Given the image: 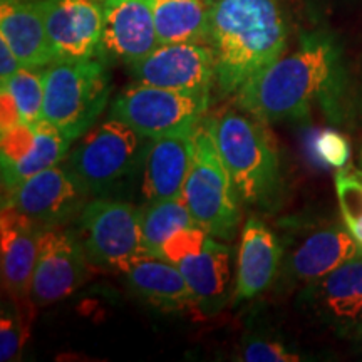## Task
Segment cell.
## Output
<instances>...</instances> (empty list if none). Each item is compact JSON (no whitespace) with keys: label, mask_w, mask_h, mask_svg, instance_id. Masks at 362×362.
Here are the masks:
<instances>
[{"label":"cell","mask_w":362,"mask_h":362,"mask_svg":"<svg viewBox=\"0 0 362 362\" xmlns=\"http://www.w3.org/2000/svg\"><path fill=\"white\" fill-rule=\"evenodd\" d=\"M344 88L341 52L327 35H307L237 93V104L262 123L305 119L315 104L329 112Z\"/></svg>","instance_id":"6da1fadb"},{"label":"cell","mask_w":362,"mask_h":362,"mask_svg":"<svg viewBox=\"0 0 362 362\" xmlns=\"http://www.w3.org/2000/svg\"><path fill=\"white\" fill-rule=\"evenodd\" d=\"M216 84L237 94L260 74L287 45V29L277 0H216L210 16Z\"/></svg>","instance_id":"7a4b0ae2"},{"label":"cell","mask_w":362,"mask_h":362,"mask_svg":"<svg viewBox=\"0 0 362 362\" xmlns=\"http://www.w3.org/2000/svg\"><path fill=\"white\" fill-rule=\"evenodd\" d=\"M206 121L240 202L267 205L274 200L280 183L279 155L262 121L237 111H225Z\"/></svg>","instance_id":"3957f363"},{"label":"cell","mask_w":362,"mask_h":362,"mask_svg":"<svg viewBox=\"0 0 362 362\" xmlns=\"http://www.w3.org/2000/svg\"><path fill=\"white\" fill-rule=\"evenodd\" d=\"M110 96V74L101 61H54L44 67L42 119L71 141L96 124Z\"/></svg>","instance_id":"277c9868"},{"label":"cell","mask_w":362,"mask_h":362,"mask_svg":"<svg viewBox=\"0 0 362 362\" xmlns=\"http://www.w3.org/2000/svg\"><path fill=\"white\" fill-rule=\"evenodd\" d=\"M183 200L197 225L211 237L221 240L235 237L240 223V198L206 117L193 133V158Z\"/></svg>","instance_id":"5b68a950"},{"label":"cell","mask_w":362,"mask_h":362,"mask_svg":"<svg viewBox=\"0 0 362 362\" xmlns=\"http://www.w3.org/2000/svg\"><path fill=\"white\" fill-rule=\"evenodd\" d=\"M144 136L110 117L93 126L66 158V166L89 194L116 192L143 166Z\"/></svg>","instance_id":"8992f818"},{"label":"cell","mask_w":362,"mask_h":362,"mask_svg":"<svg viewBox=\"0 0 362 362\" xmlns=\"http://www.w3.org/2000/svg\"><path fill=\"white\" fill-rule=\"evenodd\" d=\"M210 96L181 93L134 83L121 90L111 106V116L123 121L146 139L193 133L206 112Z\"/></svg>","instance_id":"52a82bcc"},{"label":"cell","mask_w":362,"mask_h":362,"mask_svg":"<svg viewBox=\"0 0 362 362\" xmlns=\"http://www.w3.org/2000/svg\"><path fill=\"white\" fill-rule=\"evenodd\" d=\"M78 225L88 260L96 267L121 274L136 259L146 255L139 208L128 202L96 198L81 210Z\"/></svg>","instance_id":"ba28073f"},{"label":"cell","mask_w":362,"mask_h":362,"mask_svg":"<svg viewBox=\"0 0 362 362\" xmlns=\"http://www.w3.org/2000/svg\"><path fill=\"white\" fill-rule=\"evenodd\" d=\"M131 74L136 83L210 96L216 81L215 56L200 42L160 44L131 64Z\"/></svg>","instance_id":"9c48e42d"},{"label":"cell","mask_w":362,"mask_h":362,"mask_svg":"<svg viewBox=\"0 0 362 362\" xmlns=\"http://www.w3.org/2000/svg\"><path fill=\"white\" fill-rule=\"evenodd\" d=\"M88 262L78 233L61 226L45 228L34 269L30 304L44 307L69 297L84 282Z\"/></svg>","instance_id":"30bf717a"},{"label":"cell","mask_w":362,"mask_h":362,"mask_svg":"<svg viewBox=\"0 0 362 362\" xmlns=\"http://www.w3.org/2000/svg\"><path fill=\"white\" fill-rule=\"evenodd\" d=\"M54 61H88L101 54L103 2L37 0Z\"/></svg>","instance_id":"8fae6325"},{"label":"cell","mask_w":362,"mask_h":362,"mask_svg":"<svg viewBox=\"0 0 362 362\" xmlns=\"http://www.w3.org/2000/svg\"><path fill=\"white\" fill-rule=\"evenodd\" d=\"M88 192L66 165H56L30 176L7 198L4 205L16 206L44 228L69 221L86 205Z\"/></svg>","instance_id":"7c38bea8"},{"label":"cell","mask_w":362,"mask_h":362,"mask_svg":"<svg viewBox=\"0 0 362 362\" xmlns=\"http://www.w3.org/2000/svg\"><path fill=\"white\" fill-rule=\"evenodd\" d=\"M101 52L134 64L160 45L151 0H104Z\"/></svg>","instance_id":"4fadbf2b"},{"label":"cell","mask_w":362,"mask_h":362,"mask_svg":"<svg viewBox=\"0 0 362 362\" xmlns=\"http://www.w3.org/2000/svg\"><path fill=\"white\" fill-rule=\"evenodd\" d=\"M44 230V226L21 214L16 206L2 205V284L16 304L30 302V287Z\"/></svg>","instance_id":"5bb4252c"},{"label":"cell","mask_w":362,"mask_h":362,"mask_svg":"<svg viewBox=\"0 0 362 362\" xmlns=\"http://www.w3.org/2000/svg\"><path fill=\"white\" fill-rule=\"evenodd\" d=\"M362 255L359 243L341 225L320 226L305 235L287 257L282 275L298 284H312L325 277L347 260Z\"/></svg>","instance_id":"9a60e30c"},{"label":"cell","mask_w":362,"mask_h":362,"mask_svg":"<svg viewBox=\"0 0 362 362\" xmlns=\"http://www.w3.org/2000/svg\"><path fill=\"white\" fill-rule=\"evenodd\" d=\"M305 298L320 319L334 327H362V255L347 260L309 284Z\"/></svg>","instance_id":"2e32d148"},{"label":"cell","mask_w":362,"mask_h":362,"mask_svg":"<svg viewBox=\"0 0 362 362\" xmlns=\"http://www.w3.org/2000/svg\"><path fill=\"white\" fill-rule=\"evenodd\" d=\"M284 264L277 235L259 218H248L240 233L235 298L248 300L274 284Z\"/></svg>","instance_id":"e0dca14e"},{"label":"cell","mask_w":362,"mask_h":362,"mask_svg":"<svg viewBox=\"0 0 362 362\" xmlns=\"http://www.w3.org/2000/svg\"><path fill=\"white\" fill-rule=\"evenodd\" d=\"M193 133L161 136L146 143L141 166L144 200L183 197L193 158Z\"/></svg>","instance_id":"ac0fdd59"},{"label":"cell","mask_w":362,"mask_h":362,"mask_svg":"<svg viewBox=\"0 0 362 362\" xmlns=\"http://www.w3.org/2000/svg\"><path fill=\"white\" fill-rule=\"evenodd\" d=\"M0 37L24 67L42 69L54 62L37 0H0Z\"/></svg>","instance_id":"d6986e66"},{"label":"cell","mask_w":362,"mask_h":362,"mask_svg":"<svg viewBox=\"0 0 362 362\" xmlns=\"http://www.w3.org/2000/svg\"><path fill=\"white\" fill-rule=\"evenodd\" d=\"M121 275L136 296L163 310H185L198 305L178 265L160 257H139Z\"/></svg>","instance_id":"ffe728a7"},{"label":"cell","mask_w":362,"mask_h":362,"mask_svg":"<svg viewBox=\"0 0 362 362\" xmlns=\"http://www.w3.org/2000/svg\"><path fill=\"white\" fill-rule=\"evenodd\" d=\"M178 269L203 309H218L225 304L230 287V250L208 237L203 248L181 260Z\"/></svg>","instance_id":"44dd1931"},{"label":"cell","mask_w":362,"mask_h":362,"mask_svg":"<svg viewBox=\"0 0 362 362\" xmlns=\"http://www.w3.org/2000/svg\"><path fill=\"white\" fill-rule=\"evenodd\" d=\"M158 42H203L210 34L206 0H151Z\"/></svg>","instance_id":"7402d4cb"},{"label":"cell","mask_w":362,"mask_h":362,"mask_svg":"<svg viewBox=\"0 0 362 362\" xmlns=\"http://www.w3.org/2000/svg\"><path fill=\"white\" fill-rule=\"evenodd\" d=\"M71 143V139H67L51 123L40 119L35 124V141L33 149L16 165L2 168L4 198L16 192L30 176L59 165V161L64 160L67 151H69Z\"/></svg>","instance_id":"603a6c76"},{"label":"cell","mask_w":362,"mask_h":362,"mask_svg":"<svg viewBox=\"0 0 362 362\" xmlns=\"http://www.w3.org/2000/svg\"><path fill=\"white\" fill-rule=\"evenodd\" d=\"M139 225L144 253L161 259V248L166 240L180 230L194 226L197 221L183 197H178L146 202V205L139 208Z\"/></svg>","instance_id":"cb8c5ba5"},{"label":"cell","mask_w":362,"mask_h":362,"mask_svg":"<svg viewBox=\"0 0 362 362\" xmlns=\"http://www.w3.org/2000/svg\"><path fill=\"white\" fill-rule=\"evenodd\" d=\"M2 86L11 90L19 106L22 121L35 126L44 112V71L33 67H21Z\"/></svg>","instance_id":"d4e9b609"},{"label":"cell","mask_w":362,"mask_h":362,"mask_svg":"<svg viewBox=\"0 0 362 362\" xmlns=\"http://www.w3.org/2000/svg\"><path fill=\"white\" fill-rule=\"evenodd\" d=\"M336 193L344 225L362 248V171L352 166L337 170Z\"/></svg>","instance_id":"484cf974"},{"label":"cell","mask_w":362,"mask_h":362,"mask_svg":"<svg viewBox=\"0 0 362 362\" xmlns=\"http://www.w3.org/2000/svg\"><path fill=\"white\" fill-rule=\"evenodd\" d=\"M22 304L16 312L2 309L0 317V361L8 362L19 359L24 344L29 337V320L24 319Z\"/></svg>","instance_id":"4316f807"},{"label":"cell","mask_w":362,"mask_h":362,"mask_svg":"<svg viewBox=\"0 0 362 362\" xmlns=\"http://www.w3.org/2000/svg\"><path fill=\"white\" fill-rule=\"evenodd\" d=\"M312 153L319 165L341 170L351 156L349 141L336 129H322L312 138Z\"/></svg>","instance_id":"83f0119b"},{"label":"cell","mask_w":362,"mask_h":362,"mask_svg":"<svg viewBox=\"0 0 362 362\" xmlns=\"http://www.w3.org/2000/svg\"><path fill=\"white\" fill-rule=\"evenodd\" d=\"M208 237H210V233H206L198 225L180 230L165 242L161 248V259L168 260L171 264H180L181 260L200 252Z\"/></svg>","instance_id":"f1b7e54d"},{"label":"cell","mask_w":362,"mask_h":362,"mask_svg":"<svg viewBox=\"0 0 362 362\" xmlns=\"http://www.w3.org/2000/svg\"><path fill=\"white\" fill-rule=\"evenodd\" d=\"M35 141V126L27 124L22 121L13 128L4 131L2 143H0V160L2 168L16 165L27 153L30 151Z\"/></svg>","instance_id":"f546056e"},{"label":"cell","mask_w":362,"mask_h":362,"mask_svg":"<svg viewBox=\"0 0 362 362\" xmlns=\"http://www.w3.org/2000/svg\"><path fill=\"white\" fill-rule=\"evenodd\" d=\"M238 359L245 362H297L300 356L293 354L280 342L257 339L247 344Z\"/></svg>","instance_id":"4dcf8cb0"},{"label":"cell","mask_w":362,"mask_h":362,"mask_svg":"<svg viewBox=\"0 0 362 362\" xmlns=\"http://www.w3.org/2000/svg\"><path fill=\"white\" fill-rule=\"evenodd\" d=\"M22 123V116L19 111V106H17L16 99L11 94L6 86H2L0 89V131H7Z\"/></svg>","instance_id":"1f68e13d"},{"label":"cell","mask_w":362,"mask_h":362,"mask_svg":"<svg viewBox=\"0 0 362 362\" xmlns=\"http://www.w3.org/2000/svg\"><path fill=\"white\" fill-rule=\"evenodd\" d=\"M24 67L21 64L19 57L12 51L6 39L0 37V83H7L17 71Z\"/></svg>","instance_id":"d6a6232c"},{"label":"cell","mask_w":362,"mask_h":362,"mask_svg":"<svg viewBox=\"0 0 362 362\" xmlns=\"http://www.w3.org/2000/svg\"><path fill=\"white\" fill-rule=\"evenodd\" d=\"M361 336H362V327H361Z\"/></svg>","instance_id":"836d02e7"},{"label":"cell","mask_w":362,"mask_h":362,"mask_svg":"<svg viewBox=\"0 0 362 362\" xmlns=\"http://www.w3.org/2000/svg\"><path fill=\"white\" fill-rule=\"evenodd\" d=\"M99 2H104V0H99Z\"/></svg>","instance_id":"e575fe53"}]
</instances>
